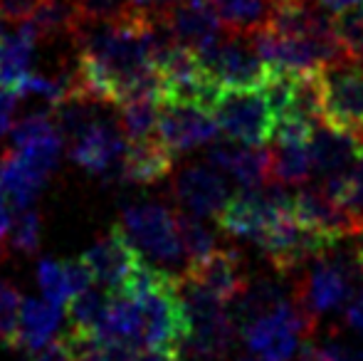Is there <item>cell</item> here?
<instances>
[{
    "label": "cell",
    "mask_w": 363,
    "mask_h": 361,
    "mask_svg": "<svg viewBox=\"0 0 363 361\" xmlns=\"http://www.w3.org/2000/svg\"><path fill=\"white\" fill-rule=\"evenodd\" d=\"M319 319L309 314L294 297L284 299L267 314L240 327L245 347L262 361H291L299 347L314 337Z\"/></svg>",
    "instance_id": "cell-1"
},
{
    "label": "cell",
    "mask_w": 363,
    "mask_h": 361,
    "mask_svg": "<svg viewBox=\"0 0 363 361\" xmlns=\"http://www.w3.org/2000/svg\"><path fill=\"white\" fill-rule=\"evenodd\" d=\"M361 272L354 260V250L349 255H339L336 250H331L289 274L294 279L291 297L319 319L321 314L336 312L349 302L351 292H354V279Z\"/></svg>",
    "instance_id": "cell-2"
},
{
    "label": "cell",
    "mask_w": 363,
    "mask_h": 361,
    "mask_svg": "<svg viewBox=\"0 0 363 361\" xmlns=\"http://www.w3.org/2000/svg\"><path fill=\"white\" fill-rule=\"evenodd\" d=\"M116 226L134 243L136 250H144L151 260L163 265H183L186 252L178 235L176 213L161 203H131L121 211Z\"/></svg>",
    "instance_id": "cell-3"
},
{
    "label": "cell",
    "mask_w": 363,
    "mask_h": 361,
    "mask_svg": "<svg viewBox=\"0 0 363 361\" xmlns=\"http://www.w3.org/2000/svg\"><path fill=\"white\" fill-rule=\"evenodd\" d=\"M211 114L228 139L250 146L269 144L277 121L262 89H220Z\"/></svg>",
    "instance_id": "cell-4"
},
{
    "label": "cell",
    "mask_w": 363,
    "mask_h": 361,
    "mask_svg": "<svg viewBox=\"0 0 363 361\" xmlns=\"http://www.w3.org/2000/svg\"><path fill=\"white\" fill-rule=\"evenodd\" d=\"M206 72L223 89H262L269 67L255 50L250 35L225 33L206 50H196Z\"/></svg>",
    "instance_id": "cell-5"
},
{
    "label": "cell",
    "mask_w": 363,
    "mask_h": 361,
    "mask_svg": "<svg viewBox=\"0 0 363 361\" xmlns=\"http://www.w3.org/2000/svg\"><path fill=\"white\" fill-rule=\"evenodd\" d=\"M218 121L208 109L186 101H161L156 136L171 149L173 156L203 149L218 141Z\"/></svg>",
    "instance_id": "cell-6"
},
{
    "label": "cell",
    "mask_w": 363,
    "mask_h": 361,
    "mask_svg": "<svg viewBox=\"0 0 363 361\" xmlns=\"http://www.w3.org/2000/svg\"><path fill=\"white\" fill-rule=\"evenodd\" d=\"M129 146L124 131L106 119H94L82 134L72 139L69 156L79 169L104 181H119L124 151Z\"/></svg>",
    "instance_id": "cell-7"
},
{
    "label": "cell",
    "mask_w": 363,
    "mask_h": 361,
    "mask_svg": "<svg viewBox=\"0 0 363 361\" xmlns=\"http://www.w3.org/2000/svg\"><path fill=\"white\" fill-rule=\"evenodd\" d=\"M82 262L89 267L91 279L96 284L109 292H121L144 260L134 243L124 235V231L114 226L106 235H101L94 245L82 252Z\"/></svg>",
    "instance_id": "cell-8"
},
{
    "label": "cell",
    "mask_w": 363,
    "mask_h": 361,
    "mask_svg": "<svg viewBox=\"0 0 363 361\" xmlns=\"http://www.w3.org/2000/svg\"><path fill=\"white\" fill-rule=\"evenodd\" d=\"M181 277L198 284L206 292L216 294L225 304L235 302L250 284L245 260L235 248H228V250L225 248H216L208 257L186 265Z\"/></svg>",
    "instance_id": "cell-9"
},
{
    "label": "cell",
    "mask_w": 363,
    "mask_h": 361,
    "mask_svg": "<svg viewBox=\"0 0 363 361\" xmlns=\"http://www.w3.org/2000/svg\"><path fill=\"white\" fill-rule=\"evenodd\" d=\"M233 196L230 186L216 166L193 164L178 171L173 179V198L186 213L196 218H216L225 201Z\"/></svg>",
    "instance_id": "cell-10"
},
{
    "label": "cell",
    "mask_w": 363,
    "mask_h": 361,
    "mask_svg": "<svg viewBox=\"0 0 363 361\" xmlns=\"http://www.w3.org/2000/svg\"><path fill=\"white\" fill-rule=\"evenodd\" d=\"M156 20L171 35V40L188 45L193 50L211 48L225 33H230L203 0H181V3H173L171 8L158 13Z\"/></svg>",
    "instance_id": "cell-11"
},
{
    "label": "cell",
    "mask_w": 363,
    "mask_h": 361,
    "mask_svg": "<svg viewBox=\"0 0 363 361\" xmlns=\"http://www.w3.org/2000/svg\"><path fill=\"white\" fill-rule=\"evenodd\" d=\"M240 329L228 307L206 317L191 319V329L183 342L181 354L191 361H225L233 352Z\"/></svg>",
    "instance_id": "cell-12"
},
{
    "label": "cell",
    "mask_w": 363,
    "mask_h": 361,
    "mask_svg": "<svg viewBox=\"0 0 363 361\" xmlns=\"http://www.w3.org/2000/svg\"><path fill=\"white\" fill-rule=\"evenodd\" d=\"M291 213L294 218L306 226L309 231H316L331 240L341 243L344 238H354L346 213L329 198V193L321 186H304L291 196Z\"/></svg>",
    "instance_id": "cell-13"
},
{
    "label": "cell",
    "mask_w": 363,
    "mask_h": 361,
    "mask_svg": "<svg viewBox=\"0 0 363 361\" xmlns=\"http://www.w3.org/2000/svg\"><path fill=\"white\" fill-rule=\"evenodd\" d=\"M208 161L216 169L228 171L240 188H259L269 183V151L264 146H250L240 141H213L208 146Z\"/></svg>",
    "instance_id": "cell-14"
},
{
    "label": "cell",
    "mask_w": 363,
    "mask_h": 361,
    "mask_svg": "<svg viewBox=\"0 0 363 361\" xmlns=\"http://www.w3.org/2000/svg\"><path fill=\"white\" fill-rule=\"evenodd\" d=\"M309 151L316 174L331 179V176L349 174L354 169L356 159L363 151V139L351 131L319 124L309 139Z\"/></svg>",
    "instance_id": "cell-15"
},
{
    "label": "cell",
    "mask_w": 363,
    "mask_h": 361,
    "mask_svg": "<svg viewBox=\"0 0 363 361\" xmlns=\"http://www.w3.org/2000/svg\"><path fill=\"white\" fill-rule=\"evenodd\" d=\"M173 159L166 144L158 136L129 141L121 159L119 181L121 183H139V186H151V183L163 181L173 169Z\"/></svg>",
    "instance_id": "cell-16"
},
{
    "label": "cell",
    "mask_w": 363,
    "mask_h": 361,
    "mask_svg": "<svg viewBox=\"0 0 363 361\" xmlns=\"http://www.w3.org/2000/svg\"><path fill=\"white\" fill-rule=\"evenodd\" d=\"M60 324H62V307L48 302V299H23V309H20L18 319V332H15V342L10 349L18 352L35 354L50 342H55Z\"/></svg>",
    "instance_id": "cell-17"
},
{
    "label": "cell",
    "mask_w": 363,
    "mask_h": 361,
    "mask_svg": "<svg viewBox=\"0 0 363 361\" xmlns=\"http://www.w3.org/2000/svg\"><path fill=\"white\" fill-rule=\"evenodd\" d=\"M50 174L25 159L20 151L10 149L0 159V191L15 208H30L33 201L48 186Z\"/></svg>",
    "instance_id": "cell-18"
},
{
    "label": "cell",
    "mask_w": 363,
    "mask_h": 361,
    "mask_svg": "<svg viewBox=\"0 0 363 361\" xmlns=\"http://www.w3.org/2000/svg\"><path fill=\"white\" fill-rule=\"evenodd\" d=\"M203 3L218 15L225 30L252 35L269 25L277 0H203Z\"/></svg>",
    "instance_id": "cell-19"
},
{
    "label": "cell",
    "mask_w": 363,
    "mask_h": 361,
    "mask_svg": "<svg viewBox=\"0 0 363 361\" xmlns=\"http://www.w3.org/2000/svg\"><path fill=\"white\" fill-rule=\"evenodd\" d=\"M38 40L18 25V33H8L0 43V84L8 89H18L23 79L33 72V57Z\"/></svg>",
    "instance_id": "cell-20"
},
{
    "label": "cell",
    "mask_w": 363,
    "mask_h": 361,
    "mask_svg": "<svg viewBox=\"0 0 363 361\" xmlns=\"http://www.w3.org/2000/svg\"><path fill=\"white\" fill-rule=\"evenodd\" d=\"M269 151V183L282 186H301L309 181L314 164H311L309 141H272Z\"/></svg>",
    "instance_id": "cell-21"
},
{
    "label": "cell",
    "mask_w": 363,
    "mask_h": 361,
    "mask_svg": "<svg viewBox=\"0 0 363 361\" xmlns=\"http://www.w3.org/2000/svg\"><path fill=\"white\" fill-rule=\"evenodd\" d=\"M109 289H84L69 299L67 317H69V334L74 337H89L94 339L104 322L106 307H109Z\"/></svg>",
    "instance_id": "cell-22"
},
{
    "label": "cell",
    "mask_w": 363,
    "mask_h": 361,
    "mask_svg": "<svg viewBox=\"0 0 363 361\" xmlns=\"http://www.w3.org/2000/svg\"><path fill=\"white\" fill-rule=\"evenodd\" d=\"M119 129L124 131L126 141H139L156 136L158 111H161V96L141 94L121 101L119 106Z\"/></svg>",
    "instance_id": "cell-23"
},
{
    "label": "cell",
    "mask_w": 363,
    "mask_h": 361,
    "mask_svg": "<svg viewBox=\"0 0 363 361\" xmlns=\"http://www.w3.org/2000/svg\"><path fill=\"white\" fill-rule=\"evenodd\" d=\"M176 223H178V235H181L183 252H186V257H188L186 265L203 260V257H208L218 248L216 235L208 231L201 218L183 211V213H176Z\"/></svg>",
    "instance_id": "cell-24"
},
{
    "label": "cell",
    "mask_w": 363,
    "mask_h": 361,
    "mask_svg": "<svg viewBox=\"0 0 363 361\" xmlns=\"http://www.w3.org/2000/svg\"><path fill=\"white\" fill-rule=\"evenodd\" d=\"M40 231H43V218L33 208H18V216L13 218V226L8 233V250L33 255L40 248Z\"/></svg>",
    "instance_id": "cell-25"
},
{
    "label": "cell",
    "mask_w": 363,
    "mask_h": 361,
    "mask_svg": "<svg viewBox=\"0 0 363 361\" xmlns=\"http://www.w3.org/2000/svg\"><path fill=\"white\" fill-rule=\"evenodd\" d=\"M38 284L43 289V297L57 307H67L72 292H69L67 274H65V262H57L52 257H45L38 262Z\"/></svg>",
    "instance_id": "cell-26"
},
{
    "label": "cell",
    "mask_w": 363,
    "mask_h": 361,
    "mask_svg": "<svg viewBox=\"0 0 363 361\" xmlns=\"http://www.w3.org/2000/svg\"><path fill=\"white\" fill-rule=\"evenodd\" d=\"M20 309H23V294L8 279H0V344L13 347L15 332H18Z\"/></svg>",
    "instance_id": "cell-27"
},
{
    "label": "cell",
    "mask_w": 363,
    "mask_h": 361,
    "mask_svg": "<svg viewBox=\"0 0 363 361\" xmlns=\"http://www.w3.org/2000/svg\"><path fill=\"white\" fill-rule=\"evenodd\" d=\"M28 361H74V357H72L69 344L60 337V339H55V342H50L48 347H43L40 352L30 354Z\"/></svg>",
    "instance_id": "cell-28"
},
{
    "label": "cell",
    "mask_w": 363,
    "mask_h": 361,
    "mask_svg": "<svg viewBox=\"0 0 363 361\" xmlns=\"http://www.w3.org/2000/svg\"><path fill=\"white\" fill-rule=\"evenodd\" d=\"M18 106V94L0 84V136H5L13 126V114Z\"/></svg>",
    "instance_id": "cell-29"
},
{
    "label": "cell",
    "mask_w": 363,
    "mask_h": 361,
    "mask_svg": "<svg viewBox=\"0 0 363 361\" xmlns=\"http://www.w3.org/2000/svg\"><path fill=\"white\" fill-rule=\"evenodd\" d=\"M344 322H346V327H349V329H354V332L363 334V292L356 294V297L349 302Z\"/></svg>",
    "instance_id": "cell-30"
},
{
    "label": "cell",
    "mask_w": 363,
    "mask_h": 361,
    "mask_svg": "<svg viewBox=\"0 0 363 361\" xmlns=\"http://www.w3.org/2000/svg\"><path fill=\"white\" fill-rule=\"evenodd\" d=\"M13 226V216H10V201L3 191H0V255L8 250V233Z\"/></svg>",
    "instance_id": "cell-31"
},
{
    "label": "cell",
    "mask_w": 363,
    "mask_h": 361,
    "mask_svg": "<svg viewBox=\"0 0 363 361\" xmlns=\"http://www.w3.org/2000/svg\"><path fill=\"white\" fill-rule=\"evenodd\" d=\"M311 3L334 18V15H341V13H349V10L361 8L363 0H311Z\"/></svg>",
    "instance_id": "cell-32"
},
{
    "label": "cell",
    "mask_w": 363,
    "mask_h": 361,
    "mask_svg": "<svg viewBox=\"0 0 363 361\" xmlns=\"http://www.w3.org/2000/svg\"><path fill=\"white\" fill-rule=\"evenodd\" d=\"M354 260H356V265H359V272L363 274V238H361V243L354 248Z\"/></svg>",
    "instance_id": "cell-33"
},
{
    "label": "cell",
    "mask_w": 363,
    "mask_h": 361,
    "mask_svg": "<svg viewBox=\"0 0 363 361\" xmlns=\"http://www.w3.org/2000/svg\"><path fill=\"white\" fill-rule=\"evenodd\" d=\"M5 35H8V30H5V23H3V20H0V43H3Z\"/></svg>",
    "instance_id": "cell-34"
},
{
    "label": "cell",
    "mask_w": 363,
    "mask_h": 361,
    "mask_svg": "<svg viewBox=\"0 0 363 361\" xmlns=\"http://www.w3.org/2000/svg\"><path fill=\"white\" fill-rule=\"evenodd\" d=\"M240 361H262V359H259V357H255V354H252V357H245V359H240Z\"/></svg>",
    "instance_id": "cell-35"
},
{
    "label": "cell",
    "mask_w": 363,
    "mask_h": 361,
    "mask_svg": "<svg viewBox=\"0 0 363 361\" xmlns=\"http://www.w3.org/2000/svg\"><path fill=\"white\" fill-rule=\"evenodd\" d=\"M361 13H363V5H361Z\"/></svg>",
    "instance_id": "cell-36"
}]
</instances>
